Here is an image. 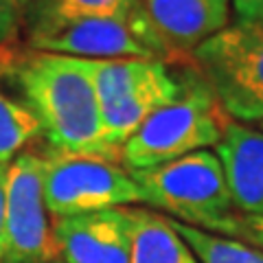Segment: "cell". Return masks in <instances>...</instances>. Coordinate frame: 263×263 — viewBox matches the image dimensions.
I'll return each instance as SVG.
<instances>
[{"instance_id": "obj_1", "label": "cell", "mask_w": 263, "mask_h": 263, "mask_svg": "<svg viewBox=\"0 0 263 263\" xmlns=\"http://www.w3.org/2000/svg\"><path fill=\"white\" fill-rule=\"evenodd\" d=\"M7 77L20 88L24 105L40 121L51 154L103 156L121 162V156L103 143L92 81L72 57L29 48L15 57Z\"/></svg>"}, {"instance_id": "obj_2", "label": "cell", "mask_w": 263, "mask_h": 263, "mask_svg": "<svg viewBox=\"0 0 263 263\" xmlns=\"http://www.w3.org/2000/svg\"><path fill=\"white\" fill-rule=\"evenodd\" d=\"M72 60L92 81L103 143L119 156L127 138L184 90V79L160 60Z\"/></svg>"}, {"instance_id": "obj_3", "label": "cell", "mask_w": 263, "mask_h": 263, "mask_svg": "<svg viewBox=\"0 0 263 263\" xmlns=\"http://www.w3.org/2000/svg\"><path fill=\"white\" fill-rule=\"evenodd\" d=\"M182 79V95L154 112L121 147V164L127 171L160 167L221 141L228 117L195 70Z\"/></svg>"}, {"instance_id": "obj_4", "label": "cell", "mask_w": 263, "mask_h": 263, "mask_svg": "<svg viewBox=\"0 0 263 263\" xmlns=\"http://www.w3.org/2000/svg\"><path fill=\"white\" fill-rule=\"evenodd\" d=\"M145 195V204L169 213L182 224L224 235L239 211L215 152L202 149L154 169L129 171Z\"/></svg>"}, {"instance_id": "obj_5", "label": "cell", "mask_w": 263, "mask_h": 263, "mask_svg": "<svg viewBox=\"0 0 263 263\" xmlns=\"http://www.w3.org/2000/svg\"><path fill=\"white\" fill-rule=\"evenodd\" d=\"M189 62L230 121H263V22L228 24L197 44Z\"/></svg>"}, {"instance_id": "obj_6", "label": "cell", "mask_w": 263, "mask_h": 263, "mask_svg": "<svg viewBox=\"0 0 263 263\" xmlns=\"http://www.w3.org/2000/svg\"><path fill=\"white\" fill-rule=\"evenodd\" d=\"M42 193L55 219L145 204V195L119 160L103 156L48 154L42 169Z\"/></svg>"}, {"instance_id": "obj_7", "label": "cell", "mask_w": 263, "mask_h": 263, "mask_svg": "<svg viewBox=\"0 0 263 263\" xmlns=\"http://www.w3.org/2000/svg\"><path fill=\"white\" fill-rule=\"evenodd\" d=\"M31 51L79 60H160L178 62L147 18H92L57 24L27 35Z\"/></svg>"}, {"instance_id": "obj_8", "label": "cell", "mask_w": 263, "mask_h": 263, "mask_svg": "<svg viewBox=\"0 0 263 263\" xmlns=\"http://www.w3.org/2000/svg\"><path fill=\"white\" fill-rule=\"evenodd\" d=\"M44 158L20 154L7 167L3 263H53L57 243L42 193Z\"/></svg>"}, {"instance_id": "obj_9", "label": "cell", "mask_w": 263, "mask_h": 263, "mask_svg": "<svg viewBox=\"0 0 263 263\" xmlns=\"http://www.w3.org/2000/svg\"><path fill=\"white\" fill-rule=\"evenodd\" d=\"M53 235L62 263H129L132 257L127 206L55 219Z\"/></svg>"}, {"instance_id": "obj_10", "label": "cell", "mask_w": 263, "mask_h": 263, "mask_svg": "<svg viewBox=\"0 0 263 263\" xmlns=\"http://www.w3.org/2000/svg\"><path fill=\"white\" fill-rule=\"evenodd\" d=\"M147 18L176 60H189L191 51L230 22V0H141Z\"/></svg>"}, {"instance_id": "obj_11", "label": "cell", "mask_w": 263, "mask_h": 263, "mask_svg": "<svg viewBox=\"0 0 263 263\" xmlns=\"http://www.w3.org/2000/svg\"><path fill=\"white\" fill-rule=\"evenodd\" d=\"M215 154L235 209L241 215H263V132L228 119Z\"/></svg>"}, {"instance_id": "obj_12", "label": "cell", "mask_w": 263, "mask_h": 263, "mask_svg": "<svg viewBox=\"0 0 263 263\" xmlns=\"http://www.w3.org/2000/svg\"><path fill=\"white\" fill-rule=\"evenodd\" d=\"M141 0H35L22 13L27 35L53 29L57 24L92 18H145Z\"/></svg>"}, {"instance_id": "obj_13", "label": "cell", "mask_w": 263, "mask_h": 263, "mask_svg": "<svg viewBox=\"0 0 263 263\" xmlns=\"http://www.w3.org/2000/svg\"><path fill=\"white\" fill-rule=\"evenodd\" d=\"M127 213L132 221L129 263H200L169 217L138 206H127Z\"/></svg>"}, {"instance_id": "obj_14", "label": "cell", "mask_w": 263, "mask_h": 263, "mask_svg": "<svg viewBox=\"0 0 263 263\" xmlns=\"http://www.w3.org/2000/svg\"><path fill=\"white\" fill-rule=\"evenodd\" d=\"M200 263H263V250L239 239L221 237L209 230L169 219Z\"/></svg>"}, {"instance_id": "obj_15", "label": "cell", "mask_w": 263, "mask_h": 263, "mask_svg": "<svg viewBox=\"0 0 263 263\" xmlns=\"http://www.w3.org/2000/svg\"><path fill=\"white\" fill-rule=\"evenodd\" d=\"M42 134L40 121L27 105L0 90V167L18 158V152Z\"/></svg>"}, {"instance_id": "obj_16", "label": "cell", "mask_w": 263, "mask_h": 263, "mask_svg": "<svg viewBox=\"0 0 263 263\" xmlns=\"http://www.w3.org/2000/svg\"><path fill=\"white\" fill-rule=\"evenodd\" d=\"M22 31V13L9 0H0V60H15L20 51L15 48Z\"/></svg>"}, {"instance_id": "obj_17", "label": "cell", "mask_w": 263, "mask_h": 263, "mask_svg": "<svg viewBox=\"0 0 263 263\" xmlns=\"http://www.w3.org/2000/svg\"><path fill=\"white\" fill-rule=\"evenodd\" d=\"M221 237L239 239L263 250V215H241V213H237Z\"/></svg>"}, {"instance_id": "obj_18", "label": "cell", "mask_w": 263, "mask_h": 263, "mask_svg": "<svg viewBox=\"0 0 263 263\" xmlns=\"http://www.w3.org/2000/svg\"><path fill=\"white\" fill-rule=\"evenodd\" d=\"M237 22H263V0H230Z\"/></svg>"}, {"instance_id": "obj_19", "label": "cell", "mask_w": 263, "mask_h": 263, "mask_svg": "<svg viewBox=\"0 0 263 263\" xmlns=\"http://www.w3.org/2000/svg\"><path fill=\"white\" fill-rule=\"evenodd\" d=\"M9 167V164H7ZM7 167H0V263L5 254V182H7Z\"/></svg>"}, {"instance_id": "obj_20", "label": "cell", "mask_w": 263, "mask_h": 263, "mask_svg": "<svg viewBox=\"0 0 263 263\" xmlns=\"http://www.w3.org/2000/svg\"><path fill=\"white\" fill-rule=\"evenodd\" d=\"M9 3H11V5H13L20 13H24V11H27L33 3H35V0H9Z\"/></svg>"}, {"instance_id": "obj_21", "label": "cell", "mask_w": 263, "mask_h": 263, "mask_svg": "<svg viewBox=\"0 0 263 263\" xmlns=\"http://www.w3.org/2000/svg\"><path fill=\"white\" fill-rule=\"evenodd\" d=\"M15 60H0V77H7V72L11 70Z\"/></svg>"}, {"instance_id": "obj_22", "label": "cell", "mask_w": 263, "mask_h": 263, "mask_svg": "<svg viewBox=\"0 0 263 263\" xmlns=\"http://www.w3.org/2000/svg\"><path fill=\"white\" fill-rule=\"evenodd\" d=\"M259 125H261V132H263V121H261V123H259Z\"/></svg>"}, {"instance_id": "obj_23", "label": "cell", "mask_w": 263, "mask_h": 263, "mask_svg": "<svg viewBox=\"0 0 263 263\" xmlns=\"http://www.w3.org/2000/svg\"><path fill=\"white\" fill-rule=\"evenodd\" d=\"M53 263H62V261H53Z\"/></svg>"}]
</instances>
